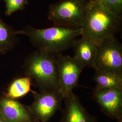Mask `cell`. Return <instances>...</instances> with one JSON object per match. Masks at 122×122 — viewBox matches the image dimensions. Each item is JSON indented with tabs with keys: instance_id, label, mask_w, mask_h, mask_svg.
Returning <instances> with one entry per match:
<instances>
[{
	"instance_id": "1",
	"label": "cell",
	"mask_w": 122,
	"mask_h": 122,
	"mask_svg": "<svg viewBox=\"0 0 122 122\" xmlns=\"http://www.w3.org/2000/svg\"><path fill=\"white\" fill-rule=\"evenodd\" d=\"M16 35H25L37 50L57 54L73 48L76 38L82 36V29H70L54 26L45 29H37L27 26L15 30Z\"/></svg>"
},
{
	"instance_id": "2",
	"label": "cell",
	"mask_w": 122,
	"mask_h": 122,
	"mask_svg": "<svg viewBox=\"0 0 122 122\" xmlns=\"http://www.w3.org/2000/svg\"><path fill=\"white\" fill-rule=\"evenodd\" d=\"M122 17L100 5L90 3L81 27L82 35L98 46L105 39L114 36L119 30Z\"/></svg>"
},
{
	"instance_id": "3",
	"label": "cell",
	"mask_w": 122,
	"mask_h": 122,
	"mask_svg": "<svg viewBox=\"0 0 122 122\" xmlns=\"http://www.w3.org/2000/svg\"><path fill=\"white\" fill-rule=\"evenodd\" d=\"M57 54L37 50L25 59L23 66L25 76L34 80L40 90H59Z\"/></svg>"
},
{
	"instance_id": "4",
	"label": "cell",
	"mask_w": 122,
	"mask_h": 122,
	"mask_svg": "<svg viewBox=\"0 0 122 122\" xmlns=\"http://www.w3.org/2000/svg\"><path fill=\"white\" fill-rule=\"evenodd\" d=\"M89 7L87 0H61L49 6L48 19L55 26L81 29Z\"/></svg>"
},
{
	"instance_id": "5",
	"label": "cell",
	"mask_w": 122,
	"mask_h": 122,
	"mask_svg": "<svg viewBox=\"0 0 122 122\" xmlns=\"http://www.w3.org/2000/svg\"><path fill=\"white\" fill-rule=\"evenodd\" d=\"M34 100L29 108L37 122H48L61 109L64 99L58 90L44 89L39 92H33Z\"/></svg>"
},
{
	"instance_id": "6",
	"label": "cell",
	"mask_w": 122,
	"mask_h": 122,
	"mask_svg": "<svg viewBox=\"0 0 122 122\" xmlns=\"http://www.w3.org/2000/svg\"><path fill=\"white\" fill-rule=\"evenodd\" d=\"M94 68L122 74V46L114 36L105 39L97 46Z\"/></svg>"
},
{
	"instance_id": "7",
	"label": "cell",
	"mask_w": 122,
	"mask_h": 122,
	"mask_svg": "<svg viewBox=\"0 0 122 122\" xmlns=\"http://www.w3.org/2000/svg\"><path fill=\"white\" fill-rule=\"evenodd\" d=\"M57 81L59 92L64 98L73 92L85 67L73 57L57 55Z\"/></svg>"
},
{
	"instance_id": "8",
	"label": "cell",
	"mask_w": 122,
	"mask_h": 122,
	"mask_svg": "<svg viewBox=\"0 0 122 122\" xmlns=\"http://www.w3.org/2000/svg\"><path fill=\"white\" fill-rule=\"evenodd\" d=\"M94 98L106 115L118 120L122 118V90L95 88Z\"/></svg>"
},
{
	"instance_id": "9",
	"label": "cell",
	"mask_w": 122,
	"mask_h": 122,
	"mask_svg": "<svg viewBox=\"0 0 122 122\" xmlns=\"http://www.w3.org/2000/svg\"><path fill=\"white\" fill-rule=\"evenodd\" d=\"M0 113L8 122H37L29 106L4 95L0 96Z\"/></svg>"
},
{
	"instance_id": "10",
	"label": "cell",
	"mask_w": 122,
	"mask_h": 122,
	"mask_svg": "<svg viewBox=\"0 0 122 122\" xmlns=\"http://www.w3.org/2000/svg\"><path fill=\"white\" fill-rule=\"evenodd\" d=\"M64 99L65 107L59 122H97L96 118L88 113L73 92Z\"/></svg>"
},
{
	"instance_id": "11",
	"label": "cell",
	"mask_w": 122,
	"mask_h": 122,
	"mask_svg": "<svg viewBox=\"0 0 122 122\" xmlns=\"http://www.w3.org/2000/svg\"><path fill=\"white\" fill-rule=\"evenodd\" d=\"M76 40L74 48L73 57L85 67H94L96 58L97 45L87 37L81 36Z\"/></svg>"
},
{
	"instance_id": "12",
	"label": "cell",
	"mask_w": 122,
	"mask_h": 122,
	"mask_svg": "<svg viewBox=\"0 0 122 122\" xmlns=\"http://www.w3.org/2000/svg\"><path fill=\"white\" fill-rule=\"evenodd\" d=\"M94 81L96 88L122 90V74L95 69Z\"/></svg>"
},
{
	"instance_id": "13",
	"label": "cell",
	"mask_w": 122,
	"mask_h": 122,
	"mask_svg": "<svg viewBox=\"0 0 122 122\" xmlns=\"http://www.w3.org/2000/svg\"><path fill=\"white\" fill-rule=\"evenodd\" d=\"M17 35L13 28L0 18V54H5L14 48Z\"/></svg>"
},
{
	"instance_id": "14",
	"label": "cell",
	"mask_w": 122,
	"mask_h": 122,
	"mask_svg": "<svg viewBox=\"0 0 122 122\" xmlns=\"http://www.w3.org/2000/svg\"><path fill=\"white\" fill-rule=\"evenodd\" d=\"M31 79L27 76L15 79L10 85L7 92L4 95L15 100L25 96L31 92Z\"/></svg>"
},
{
	"instance_id": "15",
	"label": "cell",
	"mask_w": 122,
	"mask_h": 122,
	"mask_svg": "<svg viewBox=\"0 0 122 122\" xmlns=\"http://www.w3.org/2000/svg\"><path fill=\"white\" fill-rule=\"evenodd\" d=\"M90 3L100 5L116 15L122 17V0H97Z\"/></svg>"
},
{
	"instance_id": "16",
	"label": "cell",
	"mask_w": 122,
	"mask_h": 122,
	"mask_svg": "<svg viewBox=\"0 0 122 122\" xmlns=\"http://www.w3.org/2000/svg\"><path fill=\"white\" fill-rule=\"evenodd\" d=\"M5 5V14L10 16L13 13L23 10L28 4V0H3Z\"/></svg>"
},
{
	"instance_id": "17",
	"label": "cell",
	"mask_w": 122,
	"mask_h": 122,
	"mask_svg": "<svg viewBox=\"0 0 122 122\" xmlns=\"http://www.w3.org/2000/svg\"><path fill=\"white\" fill-rule=\"evenodd\" d=\"M0 122H8L5 118L2 116V115L0 113Z\"/></svg>"
},
{
	"instance_id": "18",
	"label": "cell",
	"mask_w": 122,
	"mask_h": 122,
	"mask_svg": "<svg viewBox=\"0 0 122 122\" xmlns=\"http://www.w3.org/2000/svg\"><path fill=\"white\" fill-rule=\"evenodd\" d=\"M90 3H92V2H94L95 1H96L97 0H87Z\"/></svg>"
},
{
	"instance_id": "19",
	"label": "cell",
	"mask_w": 122,
	"mask_h": 122,
	"mask_svg": "<svg viewBox=\"0 0 122 122\" xmlns=\"http://www.w3.org/2000/svg\"><path fill=\"white\" fill-rule=\"evenodd\" d=\"M117 122H122V118L117 120Z\"/></svg>"
},
{
	"instance_id": "20",
	"label": "cell",
	"mask_w": 122,
	"mask_h": 122,
	"mask_svg": "<svg viewBox=\"0 0 122 122\" xmlns=\"http://www.w3.org/2000/svg\"></svg>"
}]
</instances>
